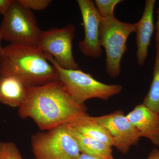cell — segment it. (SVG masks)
<instances>
[{
    "label": "cell",
    "mask_w": 159,
    "mask_h": 159,
    "mask_svg": "<svg viewBox=\"0 0 159 159\" xmlns=\"http://www.w3.org/2000/svg\"><path fill=\"white\" fill-rule=\"evenodd\" d=\"M75 26L69 24L63 28H54L43 31L38 47L50 54L56 63L66 70H77L72 52V42L75 37Z\"/></svg>",
    "instance_id": "7"
},
{
    "label": "cell",
    "mask_w": 159,
    "mask_h": 159,
    "mask_svg": "<svg viewBox=\"0 0 159 159\" xmlns=\"http://www.w3.org/2000/svg\"><path fill=\"white\" fill-rule=\"evenodd\" d=\"M2 39L1 33H0V53H1V51H2V50L3 49V48L2 46V44H1V42H2Z\"/></svg>",
    "instance_id": "23"
},
{
    "label": "cell",
    "mask_w": 159,
    "mask_h": 159,
    "mask_svg": "<svg viewBox=\"0 0 159 159\" xmlns=\"http://www.w3.org/2000/svg\"><path fill=\"white\" fill-rule=\"evenodd\" d=\"M2 39L10 43L38 47L43 31L33 11L14 0L0 25Z\"/></svg>",
    "instance_id": "5"
},
{
    "label": "cell",
    "mask_w": 159,
    "mask_h": 159,
    "mask_svg": "<svg viewBox=\"0 0 159 159\" xmlns=\"http://www.w3.org/2000/svg\"><path fill=\"white\" fill-rule=\"evenodd\" d=\"M156 55L150 89L142 104L154 112L159 118V44H156Z\"/></svg>",
    "instance_id": "15"
},
{
    "label": "cell",
    "mask_w": 159,
    "mask_h": 159,
    "mask_svg": "<svg viewBox=\"0 0 159 159\" xmlns=\"http://www.w3.org/2000/svg\"><path fill=\"white\" fill-rule=\"evenodd\" d=\"M28 88L16 77L0 75V103L19 108L25 99Z\"/></svg>",
    "instance_id": "12"
},
{
    "label": "cell",
    "mask_w": 159,
    "mask_h": 159,
    "mask_svg": "<svg viewBox=\"0 0 159 159\" xmlns=\"http://www.w3.org/2000/svg\"><path fill=\"white\" fill-rule=\"evenodd\" d=\"M94 118L108 130L113 140L114 146L122 153H127L131 146L139 143L141 138L139 131L123 111L119 110Z\"/></svg>",
    "instance_id": "8"
},
{
    "label": "cell",
    "mask_w": 159,
    "mask_h": 159,
    "mask_svg": "<svg viewBox=\"0 0 159 159\" xmlns=\"http://www.w3.org/2000/svg\"><path fill=\"white\" fill-rule=\"evenodd\" d=\"M122 0H95V4L102 18L114 17V9Z\"/></svg>",
    "instance_id": "16"
},
{
    "label": "cell",
    "mask_w": 159,
    "mask_h": 159,
    "mask_svg": "<svg viewBox=\"0 0 159 159\" xmlns=\"http://www.w3.org/2000/svg\"><path fill=\"white\" fill-rule=\"evenodd\" d=\"M78 159H115L113 157H110L108 158H101L97 157L91 156L85 154L80 153V155L78 158Z\"/></svg>",
    "instance_id": "21"
},
{
    "label": "cell",
    "mask_w": 159,
    "mask_h": 159,
    "mask_svg": "<svg viewBox=\"0 0 159 159\" xmlns=\"http://www.w3.org/2000/svg\"><path fill=\"white\" fill-rule=\"evenodd\" d=\"M136 30V23L123 22L115 16L101 19L99 42L105 49L106 71L110 77H116L121 73V60L127 50L126 42Z\"/></svg>",
    "instance_id": "4"
},
{
    "label": "cell",
    "mask_w": 159,
    "mask_h": 159,
    "mask_svg": "<svg viewBox=\"0 0 159 159\" xmlns=\"http://www.w3.org/2000/svg\"><path fill=\"white\" fill-rule=\"evenodd\" d=\"M31 145L39 159H78L80 152L65 124L32 135Z\"/></svg>",
    "instance_id": "6"
},
{
    "label": "cell",
    "mask_w": 159,
    "mask_h": 159,
    "mask_svg": "<svg viewBox=\"0 0 159 159\" xmlns=\"http://www.w3.org/2000/svg\"><path fill=\"white\" fill-rule=\"evenodd\" d=\"M87 111L84 104L75 102L58 80L28 87L18 115L22 119L31 118L41 130L47 131L68 123Z\"/></svg>",
    "instance_id": "1"
},
{
    "label": "cell",
    "mask_w": 159,
    "mask_h": 159,
    "mask_svg": "<svg viewBox=\"0 0 159 159\" xmlns=\"http://www.w3.org/2000/svg\"><path fill=\"white\" fill-rule=\"evenodd\" d=\"M0 75L16 77L27 87L58 80L57 70L38 47L10 43L0 53Z\"/></svg>",
    "instance_id": "2"
},
{
    "label": "cell",
    "mask_w": 159,
    "mask_h": 159,
    "mask_svg": "<svg viewBox=\"0 0 159 159\" xmlns=\"http://www.w3.org/2000/svg\"><path fill=\"white\" fill-rule=\"evenodd\" d=\"M45 57L55 67L59 80L65 86L71 97L79 104H84L88 99L98 98L107 100L121 93L120 84H106L95 79L91 74L80 69L66 70L60 66L54 57L44 52Z\"/></svg>",
    "instance_id": "3"
},
{
    "label": "cell",
    "mask_w": 159,
    "mask_h": 159,
    "mask_svg": "<svg viewBox=\"0 0 159 159\" xmlns=\"http://www.w3.org/2000/svg\"><path fill=\"white\" fill-rule=\"evenodd\" d=\"M148 159H159V150L154 148L152 150L148 157Z\"/></svg>",
    "instance_id": "22"
},
{
    "label": "cell",
    "mask_w": 159,
    "mask_h": 159,
    "mask_svg": "<svg viewBox=\"0 0 159 159\" xmlns=\"http://www.w3.org/2000/svg\"><path fill=\"white\" fill-rule=\"evenodd\" d=\"M68 130L75 139L80 153L97 157L112 156V147L104 142L80 133L65 124Z\"/></svg>",
    "instance_id": "14"
},
{
    "label": "cell",
    "mask_w": 159,
    "mask_h": 159,
    "mask_svg": "<svg viewBox=\"0 0 159 159\" xmlns=\"http://www.w3.org/2000/svg\"><path fill=\"white\" fill-rule=\"evenodd\" d=\"M77 2L82 15L84 31V39L78 43V48L85 56L99 58L102 53L99 37L102 18L93 1L77 0Z\"/></svg>",
    "instance_id": "9"
},
{
    "label": "cell",
    "mask_w": 159,
    "mask_h": 159,
    "mask_svg": "<svg viewBox=\"0 0 159 159\" xmlns=\"http://www.w3.org/2000/svg\"><path fill=\"white\" fill-rule=\"evenodd\" d=\"M126 116L141 138H147L159 147V118L156 114L142 103L136 106Z\"/></svg>",
    "instance_id": "11"
},
{
    "label": "cell",
    "mask_w": 159,
    "mask_h": 159,
    "mask_svg": "<svg viewBox=\"0 0 159 159\" xmlns=\"http://www.w3.org/2000/svg\"><path fill=\"white\" fill-rule=\"evenodd\" d=\"M38 159V158H33V159Z\"/></svg>",
    "instance_id": "24"
},
{
    "label": "cell",
    "mask_w": 159,
    "mask_h": 159,
    "mask_svg": "<svg viewBox=\"0 0 159 159\" xmlns=\"http://www.w3.org/2000/svg\"><path fill=\"white\" fill-rule=\"evenodd\" d=\"M157 14V21L156 22V44H159V6L157 8L156 11Z\"/></svg>",
    "instance_id": "20"
},
{
    "label": "cell",
    "mask_w": 159,
    "mask_h": 159,
    "mask_svg": "<svg viewBox=\"0 0 159 159\" xmlns=\"http://www.w3.org/2000/svg\"><path fill=\"white\" fill-rule=\"evenodd\" d=\"M0 159H24L12 142H0Z\"/></svg>",
    "instance_id": "17"
},
{
    "label": "cell",
    "mask_w": 159,
    "mask_h": 159,
    "mask_svg": "<svg viewBox=\"0 0 159 159\" xmlns=\"http://www.w3.org/2000/svg\"><path fill=\"white\" fill-rule=\"evenodd\" d=\"M14 0H0V14L4 16L9 11Z\"/></svg>",
    "instance_id": "19"
},
{
    "label": "cell",
    "mask_w": 159,
    "mask_h": 159,
    "mask_svg": "<svg viewBox=\"0 0 159 159\" xmlns=\"http://www.w3.org/2000/svg\"><path fill=\"white\" fill-rule=\"evenodd\" d=\"M155 0H146L141 19L136 24V56L139 66L144 65L148 57V48L154 30L153 13Z\"/></svg>",
    "instance_id": "10"
},
{
    "label": "cell",
    "mask_w": 159,
    "mask_h": 159,
    "mask_svg": "<svg viewBox=\"0 0 159 159\" xmlns=\"http://www.w3.org/2000/svg\"><path fill=\"white\" fill-rule=\"evenodd\" d=\"M18 1L23 6L31 11L44 10L52 2L51 0H18Z\"/></svg>",
    "instance_id": "18"
},
{
    "label": "cell",
    "mask_w": 159,
    "mask_h": 159,
    "mask_svg": "<svg viewBox=\"0 0 159 159\" xmlns=\"http://www.w3.org/2000/svg\"><path fill=\"white\" fill-rule=\"evenodd\" d=\"M66 124L80 133L104 142L111 147L114 146L113 140L108 130L97 122L94 117L87 113L81 115Z\"/></svg>",
    "instance_id": "13"
}]
</instances>
